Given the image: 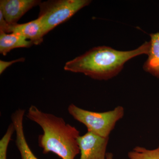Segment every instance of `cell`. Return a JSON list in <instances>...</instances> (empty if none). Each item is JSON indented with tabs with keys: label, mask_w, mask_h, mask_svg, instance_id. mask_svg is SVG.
I'll list each match as a JSON object with an SVG mask.
<instances>
[{
	"label": "cell",
	"mask_w": 159,
	"mask_h": 159,
	"mask_svg": "<svg viewBox=\"0 0 159 159\" xmlns=\"http://www.w3.org/2000/svg\"><path fill=\"white\" fill-rule=\"evenodd\" d=\"M149 46V42H145L137 49L129 51H118L105 46L95 47L66 63L64 70L82 73L97 80H108L116 76L129 60L148 55Z\"/></svg>",
	"instance_id": "6da1fadb"
},
{
	"label": "cell",
	"mask_w": 159,
	"mask_h": 159,
	"mask_svg": "<svg viewBox=\"0 0 159 159\" xmlns=\"http://www.w3.org/2000/svg\"><path fill=\"white\" fill-rule=\"evenodd\" d=\"M26 116L42 129L38 144L43 153L53 152L61 159H74L79 154L80 135L76 127L67 123L63 118L44 112L34 105L29 107Z\"/></svg>",
	"instance_id": "7a4b0ae2"
},
{
	"label": "cell",
	"mask_w": 159,
	"mask_h": 159,
	"mask_svg": "<svg viewBox=\"0 0 159 159\" xmlns=\"http://www.w3.org/2000/svg\"><path fill=\"white\" fill-rule=\"evenodd\" d=\"M68 111L75 120L85 125L88 132L103 138L109 137L124 115V109L120 106L112 110L98 112L83 109L73 103L69 106Z\"/></svg>",
	"instance_id": "3957f363"
},
{
	"label": "cell",
	"mask_w": 159,
	"mask_h": 159,
	"mask_svg": "<svg viewBox=\"0 0 159 159\" xmlns=\"http://www.w3.org/2000/svg\"><path fill=\"white\" fill-rule=\"evenodd\" d=\"M91 2L89 0H52L41 2L38 18L44 35L70 19L77 11Z\"/></svg>",
	"instance_id": "277c9868"
},
{
	"label": "cell",
	"mask_w": 159,
	"mask_h": 159,
	"mask_svg": "<svg viewBox=\"0 0 159 159\" xmlns=\"http://www.w3.org/2000/svg\"><path fill=\"white\" fill-rule=\"evenodd\" d=\"M109 138H103L87 132L78 139L79 159H106Z\"/></svg>",
	"instance_id": "5b68a950"
},
{
	"label": "cell",
	"mask_w": 159,
	"mask_h": 159,
	"mask_svg": "<svg viewBox=\"0 0 159 159\" xmlns=\"http://www.w3.org/2000/svg\"><path fill=\"white\" fill-rule=\"evenodd\" d=\"M41 2L39 0H1L0 11L7 22L14 25L27 11L39 6Z\"/></svg>",
	"instance_id": "8992f818"
},
{
	"label": "cell",
	"mask_w": 159,
	"mask_h": 159,
	"mask_svg": "<svg viewBox=\"0 0 159 159\" xmlns=\"http://www.w3.org/2000/svg\"><path fill=\"white\" fill-rule=\"evenodd\" d=\"M25 114V110L19 108L11 116V123H13L15 129L16 145L20 154L21 159H38L31 151L25 136L23 126Z\"/></svg>",
	"instance_id": "52a82bcc"
},
{
	"label": "cell",
	"mask_w": 159,
	"mask_h": 159,
	"mask_svg": "<svg viewBox=\"0 0 159 159\" xmlns=\"http://www.w3.org/2000/svg\"><path fill=\"white\" fill-rule=\"evenodd\" d=\"M11 33L20 34L36 45L43 42V37L45 35L42 23L39 18L29 22L12 25Z\"/></svg>",
	"instance_id": "ba28073f"
},
{
	"label": "cell",
	"mask_w": 159,
	"mask_h": 159,
	"mask_svg": "<svg viewBox=\"0 0 159 159\" xmlns=\"http://www.w3.org/2000/svg\"><path fill=\"white\" fill-rule=\"evenodd\" d=\"M33 45L31 41L26 39L20 34L14 33L7 34L0 31V53L4 56L13 49L29 48Z\"/></svg>",
	"instance_id": "9c48e42d"
},
{
	"label": "cell",
	"mask_w": 159,
	"mask_h": 159,
	"mask_svg": "<svg viewBox=\"0 0 159 159\" xmlns=\"http://www.w3.org/2000/svg\"><path fill=\"white\" fill-rule=\"evenodd\" d=\"M148 57L143 69L147 73L159 78V32L150 34Z\"/></svg>",
	"instance_id": "30bf717a"
},
{
	"label": "cell",
	"mask_w": 159,
	"mask_h": 159,
	"mask_svg": "<svg viewBox=\"0 0 159 159\" xmlns=\"http://www.w3.org/2000/svg\"><path fill=\"white\" fill-rule=\"evenodd\" d=\"M129 159H159V147L149 150L141 146H136L128 152Z\"/></svg>",
	"instance_id": "8fae6325"
},
{
	"label": "cell",
	"mask_w": 159,
	"mask_h": 159,
	"mask_svg": "<svg viewBox=\"0 0 159 159\" xmlns=\"http://www.w3.org/2000/svg\"><path fill=\"white\" fill-rule=\"evenodd\" d=\"M15 132L14 125L11 123L8 126L6 133L0 140V159H7V149L11 136Z\"/></svg>",
	"instance_id": "7c38bea8"
},
{
	"label": "cell",
	"mask_w": 159,
	"mask_h": 159,
	"mask_svg": "<svg viewBox=\"0 0 159 159\" xmlns=\"http://www.w3.org/2000/svg\"><path fill=\"white\" fill-rule=\"evenodd\" d=\"M12 25L7 22L4 18L2 13L0 11V31H4L7 34L11 33V28Z\"/></svg>",
	"instance_id": "4fadbf2b"
},
{
	"label": "cell",
	"mask_w": 159,
	"mask_h": 159,
	"mask_svg": "<svg viewBox=\"0 0 159 159\" xmlns=\"http://www.w3.org/2000/svg\"><path fill=\"white\" fill-rule=\"evenodd\" d=\"M25 61V58L22 57L19 59L14 60L11 61H0V74H2L4 71L6 70L7 68L11 66V65L15 63L18 62H23Z\"/></svg>",
	"instance_id": "5bb4252c"
},
{
	"label": "cell",
	"mask_w": 159,
	"mask_h": 159,
	"mask_svg": "<svg viewBox=\"0 0 159 159\" xmlns=\"http://www.w3.org/2000/svg\"><path fill=\"white\" fill-rule=\"evenodd\" d=\"M106 159H114L113 155L111 153H107Z\"/></svg>",
	"instance_id": "9a60e30c"
}]
</instances>
